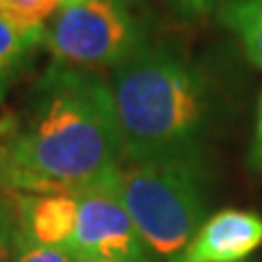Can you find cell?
Wrapping results in <instances>:
<instances>
[{"instance_id":"15","label":"cell","mask_w":262,"mask_h":262,"mask_svg":"<svg viewBox=\"0 0 262 262\" xmlns=\"http://www.w3.org/2000/svg\"><path fill=\"white\" fill-rule=\"evenodd\" d=\"M15 125H18V120L15 118H0V140L3 142L9 140V136L13 134Z\"/></svg>"},{"instance_id":"11","label":"cell","mask_w":262,"mask_h":262,"mask_svg":"<svg viewBox=\"0 0 262 262\" xmlns=\"http://www.w3.org/2000/svg\"><path fill=\"white\" fill-rule=\"evenodd\" d=\"M70 247H42V245H18L15 243L13 262H79Z\"/></svg>"},{"instance_id":"10","label":"cell","mask_w":262,"mask_h":262,"mask_svg":"<svg viewBox=\"0 0 262 262\" xmlns=\"http://www.w3.org/2000/svg\"><path fill=\"white\" fill-rule=\"evenodd\" d=\"M61 5L63 0H0V15L24 31H46V20Z\"/></svg>"},{"instance_id":"12","label":"cell","mask_w":262,"mask_h":262,"mask_svg":"<svg viewBox=\"0 0 262 262\" xmlns=\"http://www.w3.org/2000/svg\"><path fill=\"white\" fill-rule=\"evenodd\" d=\"M15 234H18V221H15V192L11 199L0 201V262H11L15 253Z\"/></svg>"},{"instance_id":"3","label":"cell","mask_w":262,"mask_h":262,"mask_svg":"<svg viewBox=\"0 0 262 262\" xmlns=\"http://www.w3.org/2000/svg\"><path fill=\"white\" fill-rule=\"evenodd\" d=\"M120 196L144 247L173 262L206 221L199 155L120 168Z\"/></svg>"},{"instance_id":"18","label":"cell","mask_w":262,"mask_h":262,"mask_svg":"<svg viewBox=\"0 0 262 262\" xmlns=\"http://www.w3.org/2000/svg\"><path fill=\"white\" fill-rule=\"evenodd\" d=\"M5 144H7V142L0 140V166H3V160H5Z\"/></svg>"},{"instance_id":"7","label":"cell","mask_w":262,"mask_h":262,"mask_svg":"<svg viewBox=\"0 0 262 262\" xmlns=\"http://www.w3.org/2000/svg\"><path fill=\"white\" fill-rule=\"evenodd\" d=\"M15 221L18 245L63 247L77 227V196L70 192H15Z\"/></svg>"},{"instance_id":"9","label":"cell","mask_w":262,"mask_h":262,"mask_svg":"<svg viewBox=\"0 0 262 262\" xmlns=\"http://www.w3.org/2000/svg\"><path fill=\"white\" fill-rule=\"evenodd\" d=\"M46 31H24L0 15V98L18 77L35 46L44 44Z\"/></svg>"},{"instance_id":"20","label":"cell","mask_w":262,"mask_h":262,"mask_svg":"<svg viewBox=\"0 0 262 262\" xmlns=\"http://www.w3.org/2000/svg\"><path fill=\"white\" fill-rule=\"evenodd\" d=\"M216 3H223V0H216Z\"/></svg>"},{"instance_id":"5","label":"cell","mask_w":262,"mask_h":262,"mask_svg":"<svg viewBox=\"0 0 262 262\" xmlns=\"http://www.w3.org/2000/svg\"><path fill=\"white\" fill-rule=\"evenodd\" d=\"M77 227L70 247L79 258L149 262L146 247L120 196V168L75 192Z\"/></svg>"},{"instance_id":"14","label":"cell","mask_w":262,"mask_h":262,"mask_svg":"<svg viewBox=\"0 0 262 262\" xmlns=\"http://www.w3.org/2000/svg\"><path fill=\"white\" fill-rule=\"evenodd\" d=\"M251 160L262 166V96L258 103V122H256V140H253V151H251Z\"/></svg>"},{"instance_id":"6","label":"cell","mask_w":262,"mask_h":262,"mask_svg":"<svg viewBox=\"0 0 262 262\" xmlns=\"http://www.w3.org/2000/svg\"><path fill=\"white\" fill-rule=\"evenodd\" d=\"M262 243V216L251 210H221L203 221L173 262H241Z\"/></svg>"},{"instance_id":"19","label":"cell","mask_w":262,"mask_h":262,"mask_svg":"<svg viewBox=\"0 0 262 262\" xmlns=\"http://www.w3.org/2000/svg\"><path fill=\"white\" fill-rule=\"evenodd\" d=\"M77 3H83V0H63L61 7H66V5H77Z\"/></svg>"},{"instance_id":"8","label":"cell","mask_w":262,"mask_h":262,"mask_svg":"<svg viewBox=\"0 0 262 262\" xmlns=\"http://www.w3.org/2000/svg\"><path fill=\"white\" fill-rule=\"evenodd\" d=\"M219 20L236 33L247 59L262 70V0H223Z\"/></svg>"},{"instance_id":"16","label":"cell","mask_w":262,"mask_h":262,"mask_svg":"<svg viewBox=\"0 0 262 262\" xmlns=\"http://www.w3.org/2000/svg\"><path fill=\"white\" fill-rule=\"evenodd\" d=\"M13 196V190H7V188L0 186V201H7V199H11Z\"/></svg>"},{"instance_id":"17","label":"cell","mask_w":262,"mask_h":262,"mask_svg":"<svg viewBox=\"0 0 262 262\" xmlns=\"http://www.w3.org/2000/svg\"><path fill=\"white\" fill-rule=\"evenodd\" d=\"M79 262H112V260H101V258H81Z\"/></svg>"},{"instance_id":"1","label":"cell","mask_w":262,"mask_h":262,"mask_svg":"<svg viewBox=\"0 0 262 262\" xmlns=\"http://www.w3.org/2000/svg\"><path fill=\"white\" fill-rule=\"evenodd\" d=\"M122 142L110 85L55 63L24 122L5 144L0 186L24 194L70 192L120 168Z\"/></svg>"},{"instance_id":"13","label":"cell","mask_w":262,"mask_h":262,"mask_svg":"<svg viewBox=\"0 0 262 262\" xmlns=\"http://www.w3.org/2000/svg\"><path fill=\"white\" fill-rule=\"evenodd\" d=\"M216 0H166V5L173 9L177 15H182L186 20H196L203 18Z\"/></svg>"},{"instance_id":"2","label":"cell","mask_w":262,"mask_h":262,"mask_svg":"<svg viewBox=\"0 0 262 262\" xmlns=\"http://www.w3.org/2000/svg\"><path fill=\"white\" fill-rule=\"evenodd\" d=\"M122 158L131 164L196 155L208 107L201 77L164 48L142 46L112 75Z\"/></svg>"},{"instance_id":"4","label":"cell","mask_w":262,"mask_h":262,"mask_svg":"<svg viewBox=\"0 0 262 262\" xmlns=\"http://www.w3.org/2000/svg\"><path fill=\"white\" fill-rule=\"evenodd\" d=\"M44 44L68 68H116L142 48V31L125 0H83L57 11Z\"/></svg>"}]
</instances>
